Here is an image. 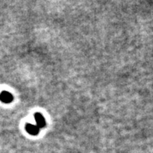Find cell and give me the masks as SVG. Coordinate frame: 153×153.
<instances>
[{
  "label": "cell",
  "instance_id": "obj_1",
  "mask_svg": "<svg viewBox=\"0 0 153 153\" xmlns=\"http://www.w3.org/2000/svg\"><path fill=\"white\" fill-rule=\"evenodd\" d=\"M13 99L12 94L8 91H3L0 93V100L4 103H10Z\"/></svg>",
  "mask_w": 153,
  "mask_h": 153
},
{
  "label": "cell",
  "instance_id": "obj_3",
  "mask_svg": "<svg viewBox=\"0 0 153 153\" xmlns=\"http://www.w3.org/2000/svg\"><path fill=\"white\" fill-rule=\"evenodd\" d=\"M26 131L28 134L31 135H37L39 131L40 128L37 126V125L31 124V123H27L26 124Z\"/></svg>",
  "mask_w": 153,
  "mask_h": 153
},
{
  "label": "cell",
  "instance_id": "obj_2",
  "mask_svg": "<svg viewBox=\"0 0 153 153\" xmlns=\"http://www.w3.org/2000/svg\"><path fill=\"white\" fill-rule=\"evenodd\" d=\"M34 119H35V121H36V125L40 129L45 127L46 122H45V118L41 113H35V115H34Z\"/></svg>",
  "mask_w": 153,
  "mask_h": 153
}]
</instances>
